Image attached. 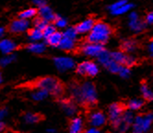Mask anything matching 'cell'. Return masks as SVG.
Masks as SVG:
<instances>
[{
    "label": "cell",
    "mask_w": 153,
    "mask_h": 133,
    "mask_svg": "<svg viewBox=\"0 0 153 133\" xmlns=\"http://www.w3.org/2000/svg\"><path fill=\"white\" fill-rule=\"evenodd\" d=\"M19 87L28 88V89H45L49 91L51 95L56 97L61 96L65 92L64 84L54 76L39 77L38 79L28 82L24 85H20Z\"/></svg>",
    "instance_id": "obj_1"
},
{
    "label": "cell",
    "mask_w": 153,
    "mask_h": 133,
    "mask_svg": "<svg viewBox=\"0 0 153 133\" xmlns=\"http://www.w3.org/2000/svg\"><path fill=\"white\" fill-rule=\"evenodd\" d=\"M112 33L113 29L110 25L103 21H96L92 29L90 31V34L87 37L86 41L105 44L110 39Z\"/></svg>",
    "instance_id": "obj_2"
},
{
    "label": "cell",
    "mask_w": 153,
    "mask_h": 133,
    "mask_svg": "<svg viewBox=\"0 0 153 133\" xmlns=\"http://www.w3.org/2000/svg\"><path fill=\"white\" fill-rule=\"evenodd\" d=\"M80 102L79 105L93 106L97 103V90L92 82H84L79 85Z\"/></svg>",
    "instance_id": "obj_3"
},
{
    "label": "cell",
    "mask_w": 153,
    "mask_h": 133,
    "mask_svg": "<svg viewBox=\"0 0 153 133\" xmlns=\"http://www.w3.org/2000/svg\"><path fill=\"white\" fill-rule=\"evenodd\" d=\"M126 106L122 103H113L108 107V120L112 127L118 129L122 122V117L126 109Z\"/></svg>",
    "instance_id": "obj_4"
},
{
    "label": "cell",
    "mask_w": 153,
    "mask_h": 133,
    "mask_svg": "<svg viewBox=\"0 0 153 133\" xmlns=\"http://www.w3.org/2000/svg\"><path fill=\"white\" fill-rule=\"evenodd\" d=\"M153 122V112L147 114H139L135 117L134 122L132 124L133 131L137 133L146 132L150 128Z\"/></svg>",
    "instance_id": "obj_5"
},
{
    "label": "cell",
    "mask_w": 153,
    "mask_h": 133,
    "mask_svg": "<svg viewBox=\"0 0 153 133\" xmlns=\"http://www.w3.org/2000/svg\"><path fill=\"white\" fill-rule=\"evenodd\" d=\"M76 73L81 76H91L94 77L99 73L98 65L92 61H85L79 63L76 66Z\"/></svg>",
    "instance_id": "obj_6"
},
{
    "label": "cell",
    "mask_w": 153,
    "mask_h": 133,
    "mask_svg": "<svg viewBox=\"0 0 153 133\" xmlns=\"http://www.w3.org/2000/svg\"><path fill=\"white\" fill-rule=\"evenodd\" d=\"M112 58L113 60H114L115 62H117L118 63L122 64L124 66H126V67H133L134 65L137 64V60L134 57V56H130L126 52L123 51H113L111 52Z\"/></svg>",
    "instance_id": "obj_7"
},
{
    "label": "cell",
    "mask_w": 153,
    "mask_h": 133,
    "mask_svg": "<svg viewBox=\"0 0 153 133\" xmlns=\"http://www.w3.org/2000/svg\"><path fill=\"white\" fill-rule=\"evenodd\" d=\"M80 52L86 56L90 57H98L102 51L105 50L103 44L101 43H93V42H87L82 47H80Z\"/></svg>",
    "instance_id": "obj_8"
},
{
    "label": "cell",
    "mask_w": 153,
    "mask_h": 133,
    "mask_svg": "<svg viewBox=\"0 0 153 133\" xmlns=\"http://www.w3.org/2000/svg\"><path fill=\"white\" fill-rule=\"evenodd\" d=\"M53 62L59 72H67L76 66L75 61L68 57H56L53 59Z\"/></svg>",
    "instance_id": "obj_9"
},
{
    "label": "cell",
    "mask_w": 153,
    "mask_h": 133,
    "mask_svg": "<svg viewBox=\"0 0 153 133\" xmlns=\"http://www.w3.org/2000/svg\"><path fill=\"white\" fill-rule=\"evenodd\" d=\"M89 122L92 127H96V128L100 129L106 124L107 118H106V117L102 111L98 110V111H94L90 115Z\"/></svg>",
    "instance_id": "obj_10"
},
{
    "label": "cell",
    "mask_w": 153,
    "mask_h": 133,
    "mask_svg": "<svg viewBox=\"0 0 153 133\" xmlns=\"http://www.w3.org/2000/svg\"><path fill=\"white\" fill-rule=\"evenodd\" d=\"M30 26V22L28 19L24 18H19L13 20L11 23L8 26V31L12 32V33H21L25 31Z\"/></svg>",
    "instance_id": "obj_11"
},
{
    "label": "cell",
    "mask_w": 153,
    "mask_h": 133,
    "mask_svg": "<svg viewBox=\"0 0 153 133\" xmlns=\"http://www.w3.org/2000/svg\"><path fill=\"white\" fill-rule=\"evenodd\" d=\"M134 119H135V117H134L133 110L126 109V111L124 112L123 117H122V122L120 124L118 129L122 132L126 131L130 126H132V124L134 122Z\"/></svg>",
    "instance_id": "obj_12"
},
{
    "label": "cell",
    "mask_w": 153,
    "mask_h": 133,
    "mask_svg": "<svg viewBox=\"0 0 153 133\" xmlns=\"http://www.w3.org/2000/svg\"><path fill=\"white\" fill-rule=\"evenodd\" d=\"M95 22H96V20L93 18H88L85 20L79 22V23L75 27H76V29L78 31L79 34H86V33L90 32L92 29Z\"/></svg>",
    "instance_id": "obj_13"
},
{
    "label": "cell",
    "mask_w": 153,
    "mask_h": 133,
    "mask_svg": "<svg viewBox=\"0 0 153 133\" xmlns=\"http://www.w3.org/2000/svg\"><path fill=\"white\" fill-rule=\"evenodd\" d=\"M38 14H39V17H41L43 19H45L48 22H51V21L53 22L54 18H56V14L53 13V11L52 10V8L49 7L46 5L39 7Z\"/></svg>",
    "instance_id": "obj_14"
},
{
    "label": "cell",
    "mask_w": 153,
    "mask_h": 133,
    "mask_svg": "<svg viewBox=\"0 0 153 133\" xmlns=\"http://www.w3.org/2000/svg\"><path fill=\"white\" fill-rule=\"evenodd\" d=\"M61 107L68 116H73L76 112V105L72 99H63L61 101Z\"/></svg>",
    "instance_id": "obj_15"
},
{
    "label": "cell",
    "mask_w": 153,
    "mask_h": 133,
    "mask_svg": "<svg viewBox=\"0 0 153 133\" xmlns=\"http://www.w3.org/2000/svg\"><path fill=\"white\" fill-rule=\"evenodd\" d=\"M17 49V44L11 40H3L0 41V51L5 54L11 53Z\"/></svg>",
    "instance_id": "obj_16"
},
{
    "label": "cell",
    "mask_w": 153,
    "mask_h": 133,
    "mask_svg": "<svg viewBox=\"0 0 153 133\" xmlns=\"http://www.w3.org/2000/svg\"><path fill=\"white\" fill-rule=\"evenodd\" d=\"M83 129V120L81 118L76 117L70 120L69 122V132L79 133Z\"/></svg>",
    "instance_id": "obj_17"
},
{
    "label": "cell",
    "mask_w": 153,
    "mask_h": 133,
    "mask_svg": "<svg viewBox=\"0 0 153 133\" xmlns=\"http://www.w3.org/2000/svg\"><path fill=\"white\" fill-rule=\"evenodd\" d=\"M129 27L135 32H141L143 31L146 27H147V23L145 21H142L139 19V18H132L129 20Z\"/></svg>",
    "instance_id": "obj_18"
},
{
    "label": "cell",
    "mask_w": 153,
    "mask_h": 133,
    "mask_svg": "<svg viewBox=\"0 0 153 133\" xmlns=\"http://www.w3.org/2000/svg\"><path fill=\"white\" fill-rule=\"evenodd\" d=\"M62 39H63V33L59 31H56V32H53L52 35L47 37L45 40L48 45L52 47H58Z\"/></svg>",
    "instance_id": "obj_19"
},
{
    "label": "cell",
    "mask_w": 153,
    "mask_h": 133,
    "mask_svg": "<svg viewBox=\"0 0 153 133\" xmlns=\"http://www.w3.org/2000/svg\"><path fill=\"white\" fill-rule=\"evenodd\" d=\"M58 48H60L65 51H71L76 48V40H72L63 36V39L59 44Z\"/></svg>",
    "instance_id": "obj_20"
},
{
    "label": "cell",
    "mask_w": 153,
    "mask_h": 133,
    "mask_svg": "<svg viewBox=\"0 0 153 133\" xmlns=\"http://www.w3.org/2000/svg\"><path fill=\"white\" fill-rule=\"evenodd\" d=\"M137 49V41L135 40H125L121 44V50L126 53L133 52Z\"/></svg>",
    "instance_id": "obj_21"
},
{
    "label": "cell",
    "mask_w": 153,
    "mask_h": 133,
    "mask_svg": "<svg viewBox=\"0 0 153 133\" xmlns=\"http://www.w3.org/2000/svg\"><path fill=\"white\" fill-rule=\"evenodd\" d=\"M97 59H98V61H99V62H100L101 64H102L105 68L107 67V65L113 61L111 52H110V51H108L106 49H105L103 51L101 52V54L97 57Z\"/></svg>",
    "instance_id": "obj_22"
},
{
    "label": "cell",
    "mask_w": 153,
    "mask_h": 133,
    "mask_svg": "<svg viewBox=\"0 0 153 133\" xmlns=\"http://www.w3.org/2000/svg\"><path fill=\"white\" fill-rule=\"evenodd\" d=\"M145 105V100L140 98H135V99H131V100L128 101L126 107L130 110H138L140 108L143 107V106Z\"/></svg>",
    "instance_id": "obj_23"
},
{
    "label": "cell",
    "mask_w": 153,
    "mask_h": 133,
    "mask_svg": "<svg viewBox=\"0 0 153 133\" xmlns=\"http://www.w3.org/2000/svg\"><path fill=\"white\" fill-rule=\"evenodd\" d=\"M140 92H141V95L143 96V99L145 101H148V102L153 101V91L149 89L146 84L141 85Z\"/></svg>",
    "instance_id": "obj_24"
},
{
    "label": "cell",
    "mask_w": 153,
    "mask_h": 133,
    "mask_svg": "<svg viewBox=\"0 0 153 133\" xmlns=\"http://www.w3.org/2000/svg\"><path fill=\"white\" fill-rule=\"evenodd\" d=\"M27 49L33 53L40 54L46 50V46L45 43H30L27 45Z\"/></svg>",
    "instance_id": "obj_25"
},
{
    "label": "cell",
    "mask_w": 153,
    "mask_h": 133,
    "mask_svg": "<svg viewBox=\"0 0 153 133\" xmlns=\"http://www.w3.org/2000/svg\"><path fill=\"white\" fill-rule=\"evenodd\" d=\"M43 118L42 114H35V113H27L24 116V119L27 123L32 124V123H37Z\"/></svg>",
    "instance_id": "obj_26"
},
{
    "label": "cell",
    "mask_w": 153,
    "mask_h": 133,
    "mask_svg": "<svg viewBox=\"0 0 153 133\" xmlns=\"http://www.w3.org/2000/svg\"><path fill=\"white\" fill-rule=\"evenodd\" d=\"M49 91L45 89H36V91H33V93L31 94V97L34 99L35 101H41L43 100L47 96L49 95Z\"/></svg>",
    "instance_id": "obj_27"
},
{
    "label": "cell",
    "mask_w": 153,
    "mask_h": 133,
    "mask_svg": "<svg viewBox=\"0 0 153 133\" xmlns=\"http://www.w3.org/2000/svg\"><path fill=\"white\" fill-rule=\"evenodd\" d=\"M133 7H134V4H132V3H128V2H127V3L125 4L124 6L120 7H118L117 9L112 11L111 13H112L113 15H115V16L122 15V14H125V13L128 12V11H130Z\"/></svg>",
    "instance_id": "obj_28"
},
{
    "label": "cell",
    "mask_w": 153,
    "mask_h": 133,
    "mask_svg": "<svg viewBox=\"0 0 153 133\" xmlns=\"http://www.w3.org/2000/svg\"><path fill=\"white\" fill-rule=\"evenodd\" d=\"M38 14V10L36 8H29L26 10H23L22 12H20L19 15V18H24V19H29L31 18H34Z\"/></svg>",
    "instance_id": "obj_29"
},
{
    "label": "cell",
    "mask_w": 153,
    "mask_h": 133,
    "mask_svg": "<svg viewBox=\"0 0 153 133\" xmlns=\"http://www.w3.org/2000/svg\"><path fill=\"white\" fill-rule=\"evenodd\" d=\"M28 35L30 38V40H39L43 38L42 30L37 29V28H33V29H30L28 31Z\"/></svg>",
    "instance_id": "obj_30"
},
{
    "label": "cell",
    "mask_w": 153,
    "mask_h": 133,
    "mask_svg": "<svg viewBox=\"0 0 153 133\" xmlns=\"http://www.w3.org/2000/svg\"><path fill=\"white\" fill-rule=\"evenodd\" d=\"M123 66L124 65L120 64L117 62H115L114 60H113L110 63L107 65L106 69H108V71L111 72L112 73H119L120 71H121V69L123 68Z\"/></svg>",
    "instance_id": "obj_31"
},
{
    "label": "cell",
    "mask_w": 153,
    "mask_h": 133,
    "mask_svg": "<svg viewBox=\"0 0 153 133\" xmlns=\"http://www.w3.org/2000/svg\"><path fill=\"white\" fill-rule=\"evenodd\" d=\"M78 34H79V33L76 29V27H70V28L67 29L63 32V36L64 37H67V38H69V39H72V40H76Z\"/></svg>",
    "instance_id": "obj_32"
},
{
    "label": "cell",
    "mask_w": 153,
    "mask_h": 133,
    "mask_svg": "<svg viewBox=\"0 0 153 133\" xmlns=\"http://www.w3.org/2000/svg\"><path fill=\"white\" fill-rule=\"evenodd\" d=\"M33 24H34V27L41 29V30H43V29H45L47 24H48V21H46L45 19L42 18L41 17H38L34 19L33 21Z\"/></svg>",
    "instance_id": "obj_33"
},
{
    "label": "cell",
    "mask_w": 153,
    "mask_h": 133,
    "mask_svg": "<svg viewBox=\"0 0 153 133\" xmlns=\"http://www.w3.org/2000/svg\"><path fill=\"white\" fill-rule=\"evenodd\" d=\"M56 25L53 24H47V26L43 29L42 30V33H43V38L46 39L47 37H49L50 35H52L53 32H56Z\"/></svg>",
    "instance_id": "obj_34"
},
{
    "label": "cell",
    "mask_w": 153,
    "mask_h": 133,
    "mask_svg": "<svg viewBox=\"0 0 153 133\" xmlns=\"http://www.w3.org/2000/svg\"><path fill=\"white\" fill-rule=\"evenodd\" d=\"M53 24L56 25L57 28H65L68 25V21H67V19L63 18L61 16L56 14V17L53 20Z\"/></svg>",
    "instance_id": "obj_35"
},
{
    "label": "cell",
    "mask_w": 153,
    "mask_h": 133,
    "mask_svg": "<svg viewBox=\"0 0 153 133\" xmlns=\"http://www.w3.org/2000/svg\"><path fill=\"white\" fill-rule=\"evenodd\" d=\"M15 60H16L15 55H13V54L7 55V56H6V57H4V58H2L1 60H0V66L4 67V66H7V64L11 63Z\"/></svg>",
    "instance_id": "obj_36"
},
{
    "label": "cell",
    "mask_w": 153,
    "mask_h": 133,
    "mask_svg": "<svg viewBox=\"0 0 153 133\" xmlns=\"http://www.w3.org/2000/svg\"><path fill=\"white\" fill-rule=\"evenodd\" d=\"M127 3V0H118V1H116V2H114V4H112V5H110L109 6V10L111 11H114V10H115V9H117L118 7H122V6H124L125 4H126Z\"/></svg>",
    "instance_id": "obj_37"
},
{
    "label": "cell",
    "mask_w": 153,
    "mask_h": 133,
    "mask_svg": "<svg viewBox=\"0 0 153 133\" xmlns=\"http://www.w3.org/2000/svg\"><path fill=\"white\" fill-rule=\"evenodd\" d=\"M123 78H127V77L130 75V68L126 67V66H123V68L120 71V73H118Z\"/></svg>",
    "instance_id": "obj_38"
},
{
    "label": "cell",
    "mask_w": 153,
    "mask_h": 133,
    "mask_svg": "<svg viewBox=\"0 0 153 133\" xmlns=\"http://www.w3.org/2000/svg\"><path fill=\"white\" fill-rule=\"evenodd\" d=\"M145 22L149 25H153V11H150L146 15Z\"/></svg>",
    "instance_id": "obj_39"
},
{
    "label": "cell",
    "mask_w": 153,
    "mask_h": 133,
    "mask_svg": "<svg viewBox=\"0 0 153 133\" xmlns=\"http://www.w3.org/2000/svg\"><path fill=\"white\" fill-rule=\"evenodd\" d=\"M148 51L150 56H153V39H151L148 44Z\"/></svg>",
    "instance_id": "obj_40"
},
{
    "label": "cell",
    "mask_w": 153,
    "mask_h": 133,
    "mask_svg": "<svg viewBox=\"0 0 153 133\" xmlns=\"http://www.w3.org/2000/svg\"><path fill=\"white\" fill-rule=\"evenodd\" d=\"M32 2H33L36 6H38L39 7L46 5V0H32Z\"/></svg>",
    "instance_id": "obj_41"
},
{
    "label": "cell",
    "mask_w": 153,
    "mask_h": 133,
    "mask_svg": "<svg viewBox=\"0 0 153 133\" xmlns=\"http://www.w3.org/2000/svg\"><path fill=\"white\" fill-rule=\"evenodd\" d=\"M86 132L87 133H99L100 129H99V128H96V127H92L91 126V128H90L89 129H87Z\"/></svg>",
    "instance_id": "obj_42"
},
{
    "label": "cell",
    "mask_w": 153,
    "mask_h": 133,
    "mask_svg": "<svg viewBox=\"0 0 153 133\" xmlns=\"http://www.w3.org/2000/svg\"><path fill=\"white\" fill-rule=\"evenodd\" d=\"M7 114V110L6 108H1L0 109V120H1L2 118H4Z\"/></svg>",
    "instance_id": "obj_43"
},
{
    "label": "cell",
    "mask_w": 153,
    "mask_h": 133,
    "mask_svg": "<svg viewBox=\"0 0 153 133\" xmlns=\"http://www.w3.org/2000/svg\"><path fill=\"white\" fill-rule=\"evenodd\" d=\"M5 129H6V126H5V124H4V123H2V122H0V132L3 131Z\"/></svg>",
    "instance_id": "obj_44"
},
{
    "label": "cell",
    "mask_w": 153,
    "mask_h": 133,
    "mask_svg": "<svg viewBox=\"0 0 153 133\" xmlns=\"http://www.w3.org/2000/svg\"><path fill=\"white\" fill-rule=\"evenodd\" d=\"M5 32V29L4 28H0V38H1Z\"/></svg>",
    "instance_id": "obj_45"
},
{
    "label": "cell",
    "mask_w": 153,
    "mask_h": 133,
    "mask_svg": "<svg viewBox=\"0 0 153 133\" xmlns=\"http://www.w3.org/2000/svg\"><path fill=\"white\" fill-rule=\"evenodd\" d=\"M56 129H47V132H56Z\"/></svg>",
    "instance_id": "obj_46"
},
{
    "label": "cell",
    "mask_w": 153,
    "mask_h": 133,
    "mask_svg": "<svg viewBox=\"0 0 153 133\" xmlns=\"http://www.w3.org/2000/svg\"><path fill=\"white\" fill-rule=\"evenodd\" d=\"M2 83V74H1V73H0V84Z\"/></svg>",
    "instance_id": "obj_47"
}]
</instances>
